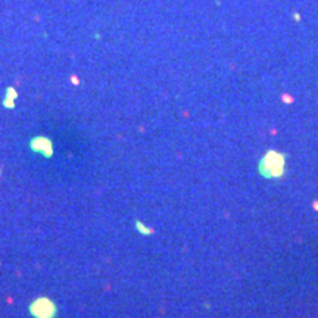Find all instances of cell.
<instances>
[{"label":"cell","instance_id":"1","mask_svg":"<svg viewBox=\"0 0 318 318\" xmlns=\"http://www.w3.org/2000/svg\"><path fill=\"white\" fill-rule=\"evenodd\" d=\"M30 314L34 318H56L58 306L52 299L49 297H37L30 305Z\"/></svg>","mask_w":318,"mask_h":318},{"label":"cell","instance_id":"2","mask_svg":"<svg viewBox=\"0 0 318 318\" xmlns=\"http://www.w3.org/2000/svg\"><path fill=\"white\" fill-rule=\"evenodd\" d=\"M284 171V158L278 153H268L262 163H261V172L266 177H278Z\"/></svg>","mask_w":318,"mask_h":318},{"label":"cell","instance_id":"3","mask_svg":"<svg viewBox=\"0 0 318 318\" xmlns=\"http://www.w3.org/2000/svg\"><path fill=\"white\" fill-rule=\"evenodd\" d=\"M30 147H31V150L32 152H36V153H40L41 156H44V158H52L53 156V144H52V141H50V139H47V137H44V136H37V137H34L31 140V143H30Z\"/></svg>","mask_w":318,"mask_h":318},{"label":"cell","instance_id":"4","mask_svg":"<svg viewBox=\"0 0 318 318\" xmlns=\"http://www.w3.org/2000/svg\"><path fill=\"white\" fill-rule=\"evenodd\" d=\"M16 97H18V93H16V90H15L13 87H8V90H6V99L15 100Z\"/></svg>","mask_w":318,"mask_h":318},{"label":"cell","instance_id":"5","mask_svg":"<svg viewBox=\"0 0 318 318\" xmlns=\"http://www.w3.org/2000/svg\"><path fill=\"white\" fill-rule=\"evenodd\" d=\"M3 106L8 108V109H13V108H15V100H10V99H6V97H5V100H3Z\"/></svg>","mask_w":318,"mask_h":318},{"label":"cell","instance_id":"6","mask_svg":"<svg viewBox=\"0 0 318 318\" xmlns=\"http://www.w3.org/2000/svg\"><path fill=\"white\" fill-rule=\"evenodd\" d=\"M71 80H72V82H74L75 86H78V84H80V80H78L77 77H74V75H72V77H71Z\"/></svg>","mask_w":318,"mask_h":318}]
</instances>
